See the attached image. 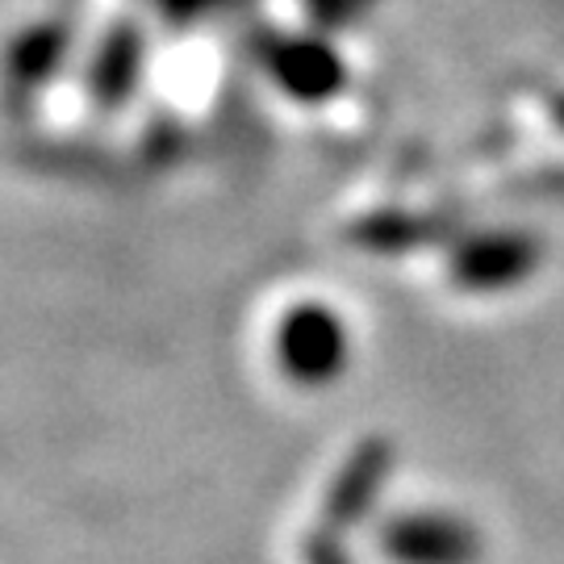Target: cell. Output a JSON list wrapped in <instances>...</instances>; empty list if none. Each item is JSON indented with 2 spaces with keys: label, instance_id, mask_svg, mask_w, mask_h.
Returning a JSON list of instances; mask_svg holds the SVG:
<instances>
[{
  "label": "cell",
  "instance_id": "obj_1",
  "mask_svg": "<svg viewBox=\"0 0 564 564\" xmlns=\"http://www.w3.org/2000/svg\"><path fill=\"white\" fill-rule=\"evenodd\" d=\"M281 368L302 384H323L343 368L347 356V339H343V323L323 310V305H302L281 323Z\"/></svg>",
  "mask_w": 564,
  "mask_h": 564
}]
</instances>
